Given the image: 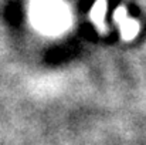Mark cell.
<instances>
[{
  "label": "cell",
  "mask_w": 146,
  "mask_h": 145,
  "mask_svg": "<svg viewBox=\"0 0 146 145\" xmlns=\"http://www.w3.org/2000/svg\"><path fill=\"white\" fill-rule=\"evenodd\" d=\"M113 21L119 26V31H121V37L122 40L125 41H131L133 40L139 30H141V24L135 20V19H131L126 9L123 6H119L115 11H113Z\"/></svg>",
  "instance_id": "6da1fadb"
},
{
  "label": "cell",
  "mask_w": 146,
  "mask_h": 145,
  "mask_svg": "<svg viewBox=\"0 0 146 145\" xmlns=\"http://www.w3.org/2000/svg\"><path fill=\"white\" fill-rule=\"evenodd\" d=\"M106 7H108L106 0H95V3L92 4V7L90 10V20L101 34L108 33V27H106V23H105Z\"/></svg>",
  "instance_id": "7a4b0ae2"
}]
</instances>
